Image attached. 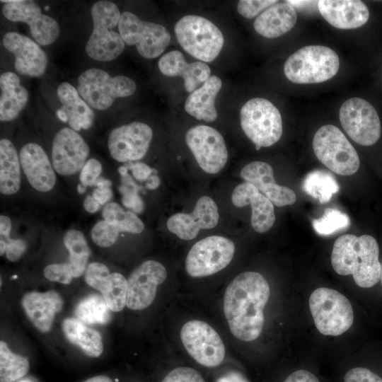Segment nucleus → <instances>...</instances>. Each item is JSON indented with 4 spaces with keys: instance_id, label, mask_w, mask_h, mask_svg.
<instances>
[{
    "instance_id": "79ce46f5",
    "label": "nucleus",
    "mask_w": 382,
    "mask_h": 382,
    "mask_svg": "<svg viewBox=\"0 0 382 382\" xmlns=\"http://www.w3.org/2000/svg\"><path fill=\"white\" fill-rule=\"evenodd\" d=\"M277 2V0H241L238 2L237 10L243 17L252 18Z\"/></svg>"
},
{
    "instance_id": "338daca9",
    "label": "nucleus",
    "mask_w": 382,
    "mask_h": 382,
    "mask_svg": "<svg viewBox=\"0 0 382 382\" xmlns=\"http://www.w3.org/2000/svg\"><path fill=\"white\" fill-rule=\"evenodd\" d=\"M21 382H28V381H21Z\"/></svg>"
},
{
    "instance_id": "a878e982",
    "label": "nucleus",
    "mask_w": 382,
    "mask_h": 382,
    "mask_svg": "<svg viewBox=\"0 0 382 382\" xmlns=\"http://www.w3.org/2000/svg\"><path fill=\"white\" fill-rule=\"evenodd\" d=\"M158 68L167 76H180L184 80L186 91L191 93L203 84L210 76L209 66L203 62L187 63L183 53L172 50L161 57Z\"/></svg>"
},
{
    "instance_id": "c756f323",
    "label": "nucleus",
    "mask_w": 382,
    "mask_h": 382,
    "mask_svg": "<svg viewBox=\"0 0 382 382\" xmlns=\"http://www.w3.org/2000/svg\"><path fill=\"white\" fill-rule=\"evenodd\" d=\"M0 88V120L11 121L17 117L25 108L28 99V92L21 85L19 77L11 71L1 75Z\"/></svg>"
},
{
    "instance_id": "412c9836",
    "label": "nucleus",
    "mask_w": 382,
    "mask_h": 382,
    "mask_svg": "<svg viewBox=\"0 0 382 382\" xmlns=\"http://www.w3.org/2000/svg\"><path fill=\"white\" fill-rule=\"evenodd\" d=\"M240 175L245 182L255 186L277 207L292 205L296 200L294 190L275 182L272 168L266 162L249 163L242 168Z\"/></svg>"
},
{
    "instance_id": "c03bdc74",
    "label": "nucleus",
    "mask_w": 382,
    "mask_h": 382,
    "mask_svg": "<svg viewBox=\"0 0 382 382\" xmlns=\"http://www.w3.org/2000/svg\"><path fill=\"white\" fill-rule=\"evenodd\" d=\"M161 382H205L202 375L190 367H178L170 371Z\"/></svg>"
},
{
    "instance_id": "ddd939ff",
    "label": "nucleus",
    "mask_w": 382,
    "mask_h": 382,
    "mask_svg": "<svg viewBox=\"0 0 382 382\" xmlns=\"http://www.w3.org/2000/svg\"><path fill=\"white\" fill-rule=\"evenodd\" d=\"M180 339L188 354L199 364L215 367L225 357V347L218 332L204 321L192 320L183 325Z\"/></svg>"
},
{
    "instance_id": "de8ad7c7",
    "label": "nucleus",
    "mask_w": 382,
    "mask_h": 382,
    "mask_svg": "<svg viewBox=\"0 0 382 382\" xmlns=\"http://www.w3.org/2000/svg\"><path fill=\"white\" fill-rule=\"evenodd\" d=\"M120 190L123 194L122 204L135 213H141L144 209V202L138 195L137 190H131L125 187H121Z\"/></svg>"
},
{
    "instance_id": "6e6d98bb",
    "label": "nucleus",
    "mask_w": 382,
    "mask_h": 382,
    "mask_svg": "<svg viewBox=\"0 0 382 382\" xmlns=\"http://www.w3.org/2000/svg\"><path fill=\"white\" fill-rule=\"evenodd\" d=\"M84 209L89 213L96 212L100 204L91 195H88L83 201Z\"/></svg>"
},
{
    "instance_id": "2f4dec72",
    "label": "nucleus",
    "mask_w": 382,
    "mask_h": 382,
    "mask_svg": "<svg viewBox=\"0 0 382 382\" xmlns=\"http://www.w3.org/2000/svg\"><path fill=\"white\" fill-rule=\"evenodd\" d=\"M20 158L13 144L8 139L0 141V191L10 195L21 187Z\"/></svg>"
},
{
    "instance_id": "6ab92c4d",
    "label": "nucleus",
    "mask_w": 382,
    "mask_h": 382,
    "mask_svg": "<svg viewBox=\"0 0 382 382\" xmlns=\"http://www.w3.org/2000/svg\"><path fill=\"white\" fill-rule=\"evenodd\" d=\"M218 207L213 199L202 196L191 213H177L170 216L166 226L170 232L180 239H194L200 230L214 228L219 221Z\"/></svg>"
},
{
    "instance_id": "3c124183",
    "label": "nucleus",
    "mask_w": 382,
    "mask_h": 382,
    "mask_svg": "<svg viewBox=\"0 0 382 382\" xmlns=\"http://www.w3.org/2000/svg\"><path fill=\"white\" fill-rule=\"evenodd\" d=\"M283 382H320L312 372L299 369L292 372Z\"/></svg>"
},
{
    "instance_id": "4be33fe9",
    "label": "nucleus",
    "mask_w": 382,
    "mask_h": 382,
    "mask_svg": "<svg viewBox=\"0 0 382 382\" xmlns=\"http://www.w3.org/2000/svg\"><path fill=\"white\" fill-rule=\"evenodd\" d=\"M231 202L237 207L250 205L251 225L256 232L265 233L274 225L273 203L252 184L243 182L237 185L231 194Z\"/></svg>"
},
{
    "instance_id": "9d476101",
    "label": "nucleus",
    "mask_w": 382,
    "mask_h": 382,
    "mask_svg": "<svg viewBox=\"0 0 382 382\" xmlns=\"http://www.w3.org/2000/svg\"><path fill=\"white\" fill-rule=\"evenodd\" d=\"M118 30L125 42L136 45L139 54L146 59L158 57L170 41V33L164 26L142 21L128 11L121 13Z\"/></svg>"
},
{
    "instance_id": "e2e57ef3",
    "label": "nucleus",
    "mask_w": 382,
    "mask_h": 382,
    "mask_svg": "<svg viewBox=\"0 0 382 382\" xmlns=\"http://www.w3.org/2000/svg\"><path fill=\"white\" fill-rule=\"evenodd\" d=\"M77 190L80 194L84 193L86 191L85 186L83 185H78Z\"/></svg>"
},
{
    "instance_id": "8fccbe9b",
    "label": "nucleus",
    "mask_w": 382,
    "mask_h": 382,
    "mask_svg": "<svg viewBox=\"0 0 382 382\" xmlns=\"http://www.w3.org/2000/svg\"><path fill=\"white\" fill-rule=\"evenodd\" d=\"M127 168L131 170L134 178L140 181L148 180L154 170L148 165L141 162H129Z\"/></svg>"
},
{
    "instance_id": "f3484780",
    "label": "nucleus",
    "mask_w": 382,
    "mask_h": 382,
    "mask_svg": "<svg viewBox=\"0 0 382 382\" xmlns=\"http://www.w3.org/2000/svg\"><path fill=\"white\" fill-rule=\"evenodd\" d=\"M166 277V269L161 263L152 260L141 263L127 279V308L137 311L149 307Z\"/></svg>"
},
{
    "instance_id": "5701e85b",
    "label": "nucleus",
    "mask_w": 382,
    "mask_h": 382,
    "mask_svg": "<svg viewBox=\"0 0 382 382\" xmlns=\"http://www.w3.org/2000/svg\"><path fill=\"white\" fill-rule=\"evenodd\" d=\"M21 167L29 183L39 192L51 190L56 175L44 149L37 144H25L19 153Z\"/></svg>"
},
{
    "instance_id": "1a4fd4ad",
    "label": "nucleus",
    "mask_w": 382,
    "mask_h": 382,
    "mask_svg": "<svg viewBox=\"0 0 382 382\" xmlns=\"http://www.w3.org/2000/svg\"><path fill=\"white\" fill-rule=\"evenodd\" d=\"M137 88L135 82L125 76H111L100 69H90L78 78L77 91L91 106L105 110L117 98L128 97Z\"/></svg>"
},
{
    "instance_id": "f8f14e48",
    "label": "nucleus",
    "mask_w": 382,
    "mask_h": 382,
    "mask_svg": "<svg viewBox=\"0 0 382 382\" xmlns=\"http://www.w3.org/2000/svg\"><path fill=\"white\" fill-rule=\"evenodd\" d=\"M340 123L348 136L362 146H371L381 137V125L377 111L367 100L351 98L339 111Z\"/></svg>"
},
{
    "instance_id": "ea45409f",
    "label": "nucleus",
    "mask_w": 382,
    "mask_h": 382,
    "mask_svg": "<svg viewBox=\"0 0 382 382\" xmlns=\"http://www.w3.org/2000/svg\"><path fill=\"white\" fill-rule=\"evenodd\" d=\"M110 275V273L107 266L98 262L88 264L84 272L86 282L101 294L109 284Z\"/></svg>"
},
{
    "instance_id": "20e7f679",
    "label": "nucleus",
    "mask_w": 382,
    "mask_h": 382,
    "mask_svg": "<svg viewBox=\"0 0 382 382\" xmlns=\"http://www.w3.org/2000/svg\"><path fill=\"white\" fill-rule=\"evenodd\" d=\"M91 16L93 28L86 45V54L100 62L117 58L125 43L120 33L112 30L118 25L121 16L118 7L111 1H99L93 5Z\"/></svg>"
},
{
    "instance_id": "393cba45",
    "label": "nucleus",
    "mask_w": 382,
    "mask_h": 382,
    "mask_svg": "<svg viewBox=\"0 0 382 382\" xmlns=\"http://www.w3.org/2000/svg\"><path fill=\"white\" fill-rule=\"evenodd\" d=\"M21 304L32 324L45 333L52 328L55 314L63 307V300L54 290L30 291L23 295Z\"/></svg>"
},
{
    "instance_id": "dca6fc26",
    "label": "nucleus",
    "mask_w": 382,
    "mask_h": 382,
    "mask_svg": "<svg viewBox=\"0 0 382 382\" xmlns=\"http://www.w3.org/2000/svg\"><path fill=\"white\" fill-rule=\"evenodd\" d=\"M152 137V129L145 123L133 122L122 125L109 134L110 154L119 162L138 161L146 154Z\"/></svg>"
},
{
    "instance_id": "49530a36",
    "label": "nucleus",
    "mask_w": 382,
    "mask_h": 382,
    "mask_svg": "<svg viewBox=\"0 0 382 382\" xmlns=\"http://www.w3.org/2000/svg\"><path fill=\"white\" fill-rule=\"evenodd\" d=\"M344 382H382V378L364 367H354L345 374Z\"/></svg>"
},
{
    "instance_id": "052dcab7",
    "label": "nucleus",
    "mask_w": 382,
    "mask_h": 382,
    "mask_svg": "<svg viewBox=\"0 0 382 382\" xmlns=\"http://www.w3.org/2000/svg\"><path fill=\"white\" fill-rule=\"evenodd\" d=\"M6 243L4 241H0V255H3L6 253Z\"/></svg>"
},
{
    "instance_id": "4d7b16f0",
    "label": "nucleus",
    "mask_w": 382,
    "mask_h": 382,
    "mask_svg": "<svg viewBox=\"0 0 382 382\" xmlns=\"http://www.w3.org/2000/svg\"><path fill=\"white\" fill-rule=\"evenodd\" d=\"M160 185V178L156 175H151L146 182V187L149 190H155Z\"/></svg>"
},
{
    "instance_id": "bf43d9fd",
    "label": "nucleus",
    "mask_w": 382,
    "mask_h": 382,
    "mask_svg": "<svg viewBox=\"0 0 382 382\" xmlns=\"http://www.w3.org/2000/svg\"><path fill=\"white\" fill-rule=\"evenodd\" d=\"M95 185H96L98 188H100V189L110 187L111 185V182L107 179L99 178L96 180Z\"/></svg>"
},
{
    "instance_id": "a18cd8bd",
    "label": "nucleus",
    "mask_w": 382,
    "mask_h": 382,
    "mask_svg": "<svg viewBox=\"0 0 382 382\" xmlns=\"http://www.w3.org/2000/svg\"><path fill=\"white\" fill-rule=\"evenodd\" d=\"M102 172L100 161L90 158L86 162L80 173V180L85 187L94 185Z\"/></svg>"
},
{
    "instance_id": "680f3d73",
    "label": "nucleus",
    "mask_w": 382,
    "mask_h": 382,
    "mask_svg": "<svg viewBox=\"0 0 382 382\" xmlns=\"http://www.w3.org/2000/svg\"><path fill=\"white\" fill-rule=\"evenodd\" d=\"M119 173L122 176L125 175L127 173V168L125 166H120L118 169Z\"/></svg>"
},
{
    "instance_id": "e433bc0d",
    "label": "nucleus",
    "mask_w": 382,
    "mask_h": 382,
    "mask_svg": "<svg viewBox=\"0 0 382 382\" xmlns=\"http://www.w3.org/2000/svg\"><path fill=\"white\" fill-rule=\"evenodd\" d=\"M102 214L104 220L115 226L120 232L140 233L144 228L143 221L135 214L124 210L117 203H108Z\"/></svg>"
},
{
    "instance_id": "2eb2a0df",
    "label": "nucleus",
    "mask_w": 382,
    "mask_h": 382,
    "mask_svg": "<svg viewBox=\"0 0 382 382\" xmlns=\"http://www.w3.org/2000/svg\"><path fill=\"white\" fill-rule=\"evenodd\" d=\"M1 1L4 3L2 8L4 16L8 21L28 24L32 36L40 45H48L57 39L59 35V24L54 18L43 14L35 1Z\"/></svg>"
},
{
    "instance_id": "a19ab883",
    "label": "nucleus",
    "mask_w": 382,
    "mask_h": 382,
    "mask_svg": "<svg viewBox=\"0 0 382 382\" xmlns=\"http://www.w3.org/2000/svg\"><path fill=\"white\" fill-rule=\"evenodd\" d=\"M120 231L105 220L97 222L91 230L93 241L98 246L106 248L112 245L117 241Z\"/></svg>"
},
{
    "instance_id": "4468645a",
    "label": "nucleus",
    "mask_w": 382,
    "mask_h": 382,
    "mask_svg": "<svg viewBox=\"0 0 382 382\" xmlns=\"http://www.w3.org/2000/svg\"><path fill=\"white\" fill-rule=\"evenodd\" d=\"M185 141L204 172L216 174L224 168L228 151L222 135L216 129L207 125L192 127L185 134Z\"/></svg>"
},
{
    "instance_id": "864d4df0",
    "label": "nucleus",
    "mask_w": 382,
    "mask_h": 382,
    "mask_svg": "<svg viewBox=\"0 0 382 382\" xmlns=\"http://www.w3.org/2000/svg\"><path fill=\"white\" fill-rule=\"evenodd\" d=\"M112 196V190L109 187L97 188L93 192V198L100 204H103L108 202Z\"/></svg>"
},
{
    "instance_id": "58836bf2",
    "label": "nucleus",
    "mask_w": 382,
    "mask_h": 382,
    "mask_svg": "<svg viewBox=\"0 0 382 382\" xmlns=\"http://www.w3.org/2000/svg\"><path fill=\"white\" fill-rule=\"evenodd\" d=\"M350 223L349 216L335 208H328L323 215L313 221V227L320 235H330L342 228H346Z\"/></svg>"
},
{
    "instance_id": "6e6552de",
    "label": "nucleus",
    "mask_w": 382,
    "mask_h": 382,
    "mask_svg": "<svg viewBox=\"0 0 382 382\" xmlns=\"http://www.w3.org/2000/svg\"><path fill=\"white\" fill-rule=\"evenodd\" d=\"M240 120L243 132L255 146H270L282 137L281 114L265 98H255L247 101L241 109Z\"/></svg>"
},
{
    "instance_id": "c9c22d12",
    "label": "nucleus",
    "mask_w": 382,
    "mask_h": 382,
    "mask_svg": "<svg viewBox=\"0 0 382 382\" xmlns=\"http://www.w3.org/2000/svg\"><path fill=\"white\" fill-rule=\"evenodd\" d=\"M30 369L28 360L13 353L4 341L0 342V382H13L25 376Z\"/></svg>"
},
{
    "instance_id": "cd10ccee",
    "label": "nucleus",
    "mask_w": 382,
    "mask_h": 382,
    "mask_svg": "<svg viewBox=\"0 0 382 382\" xmlns=\"http://www.w3.org/2000/svg\"><path fill=\"white\" fill-rule=\"evenodd\" d=\"M297 21L294 7L287 1L272 5L255 20V31L267 38L278 37L291 30Z\"/></svg>"
},
{
    "instance_id": "aec40b11",
    "label": "nucleus",
    "mask_w": 382,
    "mask_h": 382,
    "mask_svg": "<svg viewBox=\"0 0 382 382\" xmlns=\"http://www.w3.org/2000/svg\"><path fill=\"white\" fill-rule=\"evenodd\" d=\"M2 42L5 48L14 55V66L17 71L30 77L44 74L47 57L36 42L16 32L6 33Z\"/></svg>"
},
{
    "instance_id": "423d86ee",
    "label": "nucleus",
    "mask_w": 382,
    "mask_h": 382,
    "mask_svg": "<svg viewBox=\"0 0 382 382\" xmlns=\"http://www.w3.org/2000/svg\"><path fill=\"white\" fill-rule=\"evenodd\" d=\"M174 30L183 50L201 62H212L220 53L224 43L221 31L202 16H183L175 23Z\"/></svg>"
},
{
    "instance_id": "13d9d810",
    "label": "nucleus",
    "mask_w": 382,
    "mask_h": 382,
    "mask_svg": "<svg viewBox=\"0 0 382 382\" xmlns=\"http://www.w3.org/2000/svg\"><path fill=\"white\" fill-rule=\"evenodd\" d=\"M82 382H113L112 379L106 376L99 375L89 378Z\"/></svg>"
},
{
    "instance_id": "7c9ffc66",
    "label": "nucleus",
    "mask_w": 382,
    "mask_h": 382,
    "mask_svg": "<svg viewBox=\"0 0 382 382\" xmlns=\"http://www.w3.org/2000/svg\"><path fill=\"white\" fill-rule=\"evenodd\" d=\"M62 330L66 339L80 347L88 357H98L103 351L102 337L96 330L75 318L63 320Z\"/></svg>"
},
{
    "instance_id": "b1692460",
    "label": "nucleus",
    "mask_w": 382,
    "mask_h": 382,
    "mask_svg": "<svg viewBox=\"0 0 382 382\" xmlns=\"http://www.w3.org/2000/svg\"><path fill=\"white\" fill-rule=\"evenodd\" d=\"M318 9L323 18L339 29H354L369 20L366 5L358 0H320Z\"/></svg>"
},
{
    "instance_id": "37998d69",
    "label": "nucleus",
    "mask_w": 382,
    "mask_h": 382,
    "mask_svg": "<svg viewBox=\"0 0 382 382\" xmlns=\"http://www.w3.org/2000/svg\"><path fill=\"white\" fill-rule=\"evenodd\" d=\"M43 274L48 280L64 284H69L74 278L66 262L49 265L45 267Z\"/></svg>"
},
{
    "instance_id": "473e14b6",
    "label": "nucleus",
    "mask_w": 382,
    "mask_h": 382,
    "mask_svg": "<svg viewBox=\"0 0 382 382\" xmlns=\"http://www.w3.org/2000/svg\"><path fill=\"white\" fill-rule=\"evenodd\" d=\"M63 242L69 253L66 263L74 278L79 277L85 272L91 255L84 235L80 231L71 229L66 232Z\"/></svg>"
},
{
    "instance_id": "5fc2aeb1",
    "label": "nucleus",
    "mask_w": 382,
    "mask_h": 382,
    "mask_svg": "<svg viewBox=\"0 0 382 382\" xmlns=\"http://www.w3.org/2000/svg\"><path fill=\"white\" fill-rule=\"evenodd\" d=\"M216 382H248L246 378L237 371L228 372L217 378Z\"/></svg>"
},
{
    "instance_id": "a211bd4d",
    "label": "nucleus",
    "mask_w": 382,
    "mask_h": 382,
    "mask_svg": "<svg viewBox=\"0 0 382 382\" xmlns=\"http://www.w3.org/2000/svg\"><path fill=\"white\" fill-rule=\"evenodd\" d=\"M89 147L83 138L68 127L54 136L52 146V161L55 171L62 175H74L86 163Z\"/></svg>"
},
{
    "instance_id": "f704fd0d",
    "label": "nucleus",
    "mask_w": 382,
    "mask_h": 382,
    "mask_svg": "<svg viewBox=\"0 0 382 382\" xmlns=\"http://www.w3.org/2000/svg\"><path fill=\"white\" fill-rule=\"evenodd\" d=\"M110 311L102 295L90 294L76 305L74 314L85 324H105L110 318Z\"/></svg>"
},
{
    "instance_id": "69168bd1",
    "label": "nucleus",
    "mask_w": 382,
    "mask_h": 382,
    "mask_svg": "<svg viewBox=\"0 0 382 382\" xmlns=\"http://www.w3.org/2000/svg\"><path fill=\"white\" fill-rule=\"evenodd\" d=\"M47 9H49V7H48V6H46V7H45V10H47Z\"/></svg>"
},
{
    "instance_id": "603ef678",
    "label": "nucleus",
    "mask_w": 382,
    "mask_h": 382,
    "mask_svg": "<svg viewBox=\"0 0 382 382\" xmlns=\"http://www.w3.org/2000/svg\"><path fill=\"white\" fill-rule=\"evenodd\" d=\"M11 229V221L10 218L5 215H1L0 216L1 240L6 242L10 239L9 234H10Z\"/></svg>"
},
{
    "instance_id": "bb28decb",
    "label": "nucleus",
    "mask_w": 382,
    "mask_h": 382,
    "mask_svg": "<svg viewBox=\"0 0 382 382\" xmlns=\"http://www.w3.org/2000/svg\"><path fill=\"white\" fill-rule=\"evenodd\" d=\"M57 93L62 104L56 112L57 117L63 122H68L76 132L89 129L93 122L94 113L81 98L77 90L70 83L63 82L59 85Z\"/></svg>"
},
{
    "instance_id": "0e129e2a",
    "label": "nucleus",
    "mask_w": 382,
    "mask_h": 382,
    "mask_svg": "<svg viewBox=\"0 0 382 382\" xmlns=\"http://www.w3.org/2000/svg\"><path fill=\"white\" fill-rule=\"evenodd\" d=\"M380 280H381V285H382V262H381V274H380Z\"/></svg>"
},
{
    "instance_id": "39448f33",
    "label": "nucleus",
    "mask_w": 382,
    "mask_h": 382,
    "mask_svg": "<svg viewBox=\"0 0 382 382\" xmlns=\"http://www.w3.org/2000/svg\"><path fill=\"white\" fill-rule=\"evenodd\" d=\"M309 308L317 330L324 335H342L354 321L350 301L332 289L320 287L315 289L309 297Z\"/></svg>"
},
{
    "instance_id": "f257e3e1",
    "label": "nucleus",
    "mask_w": 382,
    "mask_h": 382,
    "mask_svg": "<svg viewBox=\"0 0 382 382\" xmlns=\"http://www.w3.org/2000/svg\"><path fill=\"white\" fill-rule=\"evenodd\" d=\"M270 295L268 282L256 272H242L228 284L224 298V312L236 338L250 342L260 336L265 322L263 310Z\"/></svg>"
},
{
    "instance_id": "c85d7f7f",
    "label": "nucleus",
    "mask_w": 382,
    "mask_h": 382,
    "mask_svg": "<svg viewBox=\"0 0 382 382\" xmlns=\"http://www.w3.org/2000/svg\"><path fill=\"white\" fill-rule=\"evenodd\" d=\"M222 86L220 78L210 76L202 86L191 93L185 103V111L193 117L207 122L217 117L215 99Z\"/></svg>"
},
{
    "instance_id": "72a5a7b5",
    "label": "nucleus",
    "mask_w": 382,
    "mask_h": 382,
    "mask_svg": "<svg viewBox=\"0 0 382 382\" xmlns=\"http://www.w3.org/2000/svg\"><path fill=\"white\" fill-rule=\"evenodd\" d=\"M303 190L318 200L321 204L328 202L339 190V185L330 173L315 170L308 173L303 183Z\"/></svg>"
},
{
    "instance_id": "9b49d317",
    "label": "nucleus",
    "mask_w": 382,
    "mask_h": 382,
    "mask_svg": "<svg viewBox=\"0 0 382 382\" xmlns=\"http://www.w3.org/2000/svg\"><path fill=\"white\" fill-rule=\"evenodd\" d=\"M235 245L221 236L204 238L193 245L185 260V270L192 277L214 274L224 269L232 260Z\"/></svg>"
},
{
    "instance_id": "09e8293b",
    "label": "nucleus",
    "mask_w": 382,
    "mask_h": 382,
    "mask_svg": "<svg viewBox=\"0 0 382 382\" xmlns=\"http://www.w3.org/2000/svg\"><path fill=\"white\" fill-rule=\"evenodd\" d=\"M6 243L7 244L5 253L6 258L11 262L19 260L25 252L26 243L22 239L10 238Z\"/></svg>"
},
{
    "instance_id": "7ed1b4c3",
    "label": "nucleus",
    "mask_w": 382,
    "mask_h": 382,
    "mask_svg": "<svg viewBox=\"0 0 382 382\" xmlns=\"http://www.w3.org/2000/svg\"><path fill=\"white\" fill-rule=\"evenodd\" d=\"M339 68V57L333 50L322 45H308L287 58L284 73L295 83H317L332 79Z\"/></svg>"
},
{
    "instance_id": "f03ea898",
    "label": "nucleus",
    "mask_w": 382,
    "mask_h": 382,
    "mask_svg": "<svg viewBox=\"0 0 382 382\" xmlns=\"http://www.w3.org/2000/svg\"><path fill=\"white\" fill-rule=\"evenodd\" d=\"M331 264L338 274H352L360 287H372L380 280L379 247L370 235L338 237L332 247Z\"/></svg>"
},
{
    "instance_id": "0eeeda50",
    "label": "nucleus",
    "mask_w": 382,
    "mask_h": 382,
    "mask_svg": "<svg viewBox=\"0 0 382 382\" xmlns=\"http://www.w3.org/2000/svg\"><path fill=\"white\" fill-rule=\"evenodd\" d=\"M313 149L317 158L335 173L351 175L359 168L360 160L356 149L334 125H325L317 130Z\"/></svg>"
},
{
    "instance_id": "4c0bfd02",
    "label": "nucleus",
    "mask_w": 382,
    "mask_h": 382,
    "mask_svg": "<svg viewBox=\"0 0 382 382\" xmlns=\"http://www.w3.org/2000/svg\"><path fill=\"white\" fill-rule=\"evenodd\" d=\"M101 294L111 311H122L127 304V281L125 277L117 272L111 273L109 284Z\"/></svg>"
}]
</instances>
